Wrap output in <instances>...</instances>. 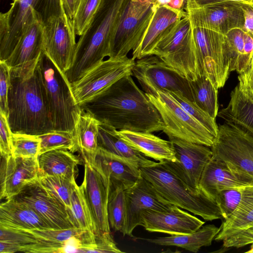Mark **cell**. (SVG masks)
I'll list each match as a JSON object with an SVG mask.
<instances>
[{
  "instance_id": "1",
  "label": "cell",
  "mask_w": 253,
  "mask_h": 253,
  "mask_svg": "<svg viewBox=\"0 0 253 253\" xmlns=\"http://www.w3.org/2000/svg\"><path fill=\"white\" fill-rule=\"evenodd\" d=\"M80 106L100 123L117 130L152 133L164 129L159 112L131 75L123 77L102 93Z\"/></svg>"
},
{
  "instance_id": "2",
  "label": "cell",
  "mask_w": 253,
  "mask_h": 253,
  "mask_svg": "<svg viewBox=\"0 0 253 253\" xmlns=\"http://www.w3.org/2000/svg\"><path fill=\"white\" fill-rule=\"evenodd\" d=\"M8 109L12 133L40 135L54 129L37 67L25 76L10 74Z\"/></svg>"
},
{
  "instance_id": "3",
  "label": "cell",
  "mask_w": 253,
  "mask_h": 253,
  "mask_svg": "<svg viewBox=\"0 0 253 253\" xmlns=\"http://www.w3.org/2000/svg\"><path fill=\"white\" fill-rule=\"evenodd\" d=\"M125 1L102 0L77 42L72 64L64 74L70 84L109 56L112 36Z\"/></svg>"
},
{
  "instance_id": "4",
  "label": "cell",
  "mask_w": 253,
  "mask_h": 253,
  "mask_svg": "<svg viewBox=\"0 0 253 253\" xmlns=\"http://www.w3.org/2000/svg\"><path fill=\"white\" fill-rule=\"evenodd\" d=\"M141 175L172 205L202 217L206 221L222 218L217 203L203 192H197L176 176L164 162L140 168Z\"/></svg>"
},
{
  "instance_id": "5",
  "label": "cell",
  "mask_w": 253,
  "mask_h": 253,
  "mask_svg": "<svg viewBox=\"0 0 253 253\" xmlns=\"http://www.w3.org/2000/svg\"><path fill=\"white\" fill-rule=\"evenodd\" d=\"M36 10L42 23L43 52L65 74L77 43L73 21L66 12L63 0H40Z\"/></svg>"
},
{
  "instance_id": "6",
  "label": "cell",
  "mask_w": 253,
  "mask_h": 253,
  "mask_svg": "<svg viewBox=\"0 0 253 253\" xmlns=\"http://www.w3.org/2000/svg\"><path fill=\"white\" fill-rule=\"evenodd\" d=\"M37 69L53 129L74 134L82 108L75 101L70 83L65 74L43 52Z\"/></svg>"
},
{
  "instance_id": "7",
  "label": "cell",
  "mask_w": 253,
  "mask_h": 253,
  "mask_svg": "<svg viewBox=\"0 0 253 253\" xmlns=\"http://www.w3.org/2000/svg\"><path fill=\"white\" fill-rule=\"evenodd\" d=\"M146 94L159 112L164 124L163 131L168 136L210 147L213 145L215 137L168 91L158 90L154 93Z\"/></svg>"
},
{
  "instance_id": "8",
  "label": "cell",
  "mask_w": 253,
  "mask_h": 253,
  "mask_svg": "<svg viewBox=\"0 0 253 253\" xmlns=\"http://www.w3.org/2000/svg\"><path fill=\"white\" fill-rule=\"evenodd\" d=\"M157 8L148 0H126L113 32L109 58L127 56L137 46Z\"/></svg>"
},
{
  "instance_id": "9",
  "label": "cell",
  "mask_w": 253,
  "mask_h": 253,
  "mask_svg": "<svg viewBox=\"0 0 253 253\" xmlns=\"http://www.w3.org/2000/svg\"><path fill=\"white\" fill-rule=\"evenodd\" d=\"M192 30L186 14L160 41L151 53L189 81L200 76Z\"/></svg>"
},
{
  "instance_id": "10",
  "label": "cell",
  "mask_w": 253,
  "mask_h": 253,
  "mask_svg": "<svg viewBox=\"0 0 253 253\" xmlns=\"http://www.w3.org/2000/svg\"><path fill=\"white\" fill-rule=\"evenodd\" d=\"M132 76L146 93H154L158 90L179 92L193 101L190 81L156 55L137 59Z\"/></svg>"
},
{
  "instance_id": "11",
  "label": "cell",
  "mask_w": 253,
  "mask_h": 253,
  "mask_svg": "<svg viewBox=\"0 0 253 253\" xmlns=\"http://www.w3.org/2000/svg\"><path fill=\"white\" fill-rule=\"evenodd\" d=\"M135 60L127 56L102 61L77 82L71 84L77 104L96 97L123 77L132 75Z\"/></svg>"
},
{
  "instance_id": "12",
  "label": "cell",
  "mask_w": 253,
  "mask_h": 253,
  "mask_svg": "<svg viewBox=\"0 0 253 253\" xmlns=\"http://www.w3.org/2000/svg\"><path fill=\"white\" fill-rule=\"evenodd\" d=\"M212 158L228 163L253 176V135L224 122L211 147Z\"/></svg>"
},
{
  "instance_id": "13",
  "label": "cell",
  "mask_w": 253,
  "mask_h": 253,
  "mask_svg": "<svg viewBox=\"0 0 253 253\" xmlns=\"http://www.w3.org/2000/svg\"><path fill=\"white\" fill-rule=\"evenodd\" d=\"M168 137L172 143L175 160L164 163L191 189L197 192L201 191L199 182L206 165L212 157L211 149L175 137Z\"/></svg>"
},
{
  "instance_id": "14",
  "label": "cell",
  "mask_w": 253,
  "mask_h": 253,
  "mask_svg": "<svg viewBox=\"0 0 253 253\" xmlns=\"http://www.w3.org/2000/svg\"><path fill=\"white\" fill-rule=\"evenodd\" d=\"M42 20L36 12L23 31L14 50L4 61L11 75L25 76L35 71L43 52Z\"/></svg>"
},
{
  "instance_id": "15",
  "label": "cell",
  "mask_w": 253,
  "mask_h": 253,
  "mask_svg": "<svg viewBox=\"0 0 253 253\" xmlns=\"http://www.w3.org/2000/svg\"><path fill=\"white\" fill-rule=\"evenodd\" d=\"M126 205L124 236L133 237V231L141 223L143 211H167L172 204L162 197L152 184L141 175L137 182L125 190Z\"/></svg>"
},
{
  "instance_id": "16",
  "label": "cell",
  "mask_w": 253,
  "mask_h": 253,
  "mask_svg": "<svg viewBox=\"0 0 253 253\" xmlns=\"http://www.w3.org/2000/svg\"><path fill=\"white\" fill-rule=\"evenodd\" d=\"M12 198L29 205L53 229L75 227L67 208L47 192L38 179L26 184Z\"/></svg>"
},
{
  "instance_id": "17",
  "label": "cell",
  "mask_w": 253,
  "mask_h": 253,
  "mask_svg": "<svg viewBox=\"0 0 253 253\" xmlns=\"http://www.w3.org/2000/svg\"><path fill=\"white\" fill-rule=\"evenodd\" d=\"M241 5L225 2L184 11L192 28L208 29L225 35L232 29H243L244 17Z\"/></svg>"
},
{
  "instance_id": "18",
  "label": "cell",
  "mask_w": 253,
  "mask_h": 253,
  "mask_svg": "<svg viewBox=\"0 0 253 253\" xmlns=\"http://www.w3.org/2000/svg\"><path fill=\"white\" fill-rule=\"evenodd\" d=\"M40 0H16L0 14V61L10 56L23 31L33 20Z\"/></svg>"
},
{
  "instance_id": "19",
  "label": "cell",
  "mask_w": 253,
  "mask_h": 253,
  "mask_svg": "<svg viewBox=\"0 0 253 253\" xmlns=\"http://www.w3.org/2000/svg\"><path fill=\"white\" fill-rule=\"evenodd\" d=\"M83 160L84 171L82 184L98 234L110 232L107 212L110 183L91 161Z\"/></svg>"
},
{
  "instance_id": "20",
  "label": "cell",
  "mask_w": 253,
  "mask_h": 253,
  "mask_svg": "<svg viewBox=\"0 0 253 253\" xmlns=\"http://www.w3.org/2000/svg\"><path fill=\"white\" fill-rule=\"evenodd\" d=\"M253 184V176L212 157L202 173L199 186L202 192L215 202L217 194L222 190Z\"/></svg>"
},
{
  "instance_id": "21",
  "label": "cell",
  "mask_w": 253,
  "mask_h": 253,
  "mask_svg": "<svg viewBox=\"0 0 253 253\" xmlns=\"http://www.w3.org/2000/svg\"><path fill=\"white\" fill-rule=\"evenodd\" d=\"M141 216V226L146 230L170 235L190 234L205 224L204 221L173 205L164 211H143Z\"/></svg>"
},
{
  "instance_id": "22",
  "label": "cell",
  "mask_w": 253,
  "mask_h": 253,
  "mask_svg": "<svg viewBox=\"0 0 253 253\" xmlns=\"http://www.w3.org/2000/svg\"><path fill=\"white\" fill-rule=\"evenodd\" d=\"M0 199H10L39 177L38 158L1 157Z\"/></svg>"
},
{
  "instance_id": "23",
  "label": "cell",
  "mask_w": 253,
  "mask_h": 253,
  "mask_svg": "<svg viewBox=\"0 0 253 253\" xmlns=\"http://www.w3.org/2000/svg\"><path fill=\"white\" fill-rule=\"evenodd\" d=\"M186 14L184 10H176L168 5L158 7L141 41L132 50L131 58L135 60L151 55L160 41Z\"/></svg>"
},
{
  "instance_id": "24",
  "label": "cell",
  "mask_w": 253,
  "mask_h": 253,
  "mask_svg": "<svg viewBox=\"0 0 253 253\" xmlns=\"http://www.w3.org/2000/svg\"><path fill=\"white\" fill-rule=\"evenodd\" d=\"M90 161L109 182L110 189L119 187L125 190L141 176L139 168L99 147L94 158Z\"/></svg>"
},
{
  "instance_id": "25",
  "label": "cell",
  "mask_w": 253,
  "mask_h": 253,
  "mask_svg": "<svg viewBox=\"0 0 253 253\" xmlns=\"http://www.w3.org/2000/svg\"><path fill=\"white\" fill-rule=\"evenodd\" d=\"M0 224L29 230L53 229L29 205L14 198L0 204Z\"/></svg>"
},
{
  "instance_id": "26",
  "label": "cell",
  "mask_w": 253,
  "mask_h": 253,
  "mask_svg": "<svg viewBox=\"0 0 253 253\" xmlns=\"http://www.w3.org/2000/svg\"><path fill=\"white\" fill-rule=\"evenodd\" d=\"M117 133L127 144L146 157L159 162L175 160L174 150L170 140H164L150 132L117 130Z\"/></svg>"
},
{
  "instance_id": "27",
  "label": "cell",
  "mask_w": 253,
  "mask_h": 253,
  "mask_svg": "<svg viewBox=\"0 0 253 253\" xmlns=\"http://www.w3.org/2000/svg\"><path fill=\"white\" fill-rule=\"evenodd\" d=\"M98 145L99 147L139 168L155 163L146 158V156L122 139L117 134L116 129L101 123L99 125Z\"/></svg>"
},
{
  "instance_id": "28",
  "label": "cell",
  "mask_w": 253,
  "mask_h": 253,
  "mask_svg": "<svg viewBox=\"0 0 253 253\" xmlns=\"http://www.w3.org/2000/svg\"><path fill=\"white\" fill-rule=\"evenodd\" d=\"M38 162L40 173L48 175H59L76 182L78 165L80 158L66 149H56L39 155Z\"/></svg>"
},
{
  "instance_id": "29",
  "label": "cell",
  "mask_w": 253,
  "mask_h": 253,
  "mask_svg": "<svg viewBox=\"0 0 253 253\" xmlns=\"http://www.w3.org/2000/svg\"><path fill=\"white\" fill-rule=\"evenodd\" d=\"M220 229V227L208 224L188 234L173 235L154 239H138L157 245L175 246L191 252L197 253L202 247L211 246Z\"/></svg>"
},
{
  "instance_id": "30",
  "label": "cell",
  "mask_w": 253,
  "mask_h": 253,
  "mask_svg": "<svg viewBox=\"0 0 253 253\" xmlns=\"http://www.w3.org/2000/svg\"><path fill=\"white\" fill-rule=\"evenodd\" d=\"M230 96L228 104L218 111L217 117L253 135V102L246 98L238 85Z\"/></svg>"
},
{
  "instance_id": "31",
  "label": "cell",
  "mask_w": 253,
  "mask_h": 253,
  "mask_svg": "<svg viewBox=\"0 0 253 253\" xmlns=\"http://www.w3.org/2000/svg\"><path fill=\"white\" fill-rule=\"evenodd\" d=\"M100 122L91 114L82 109L74 135L83 159L93 160L98 149V133Z\"/></svg>"
},
{
  "instance_id": "32",
  "label": "cell",
  "mask_w": 253,
  "mask_h": 253,
  "mask_svg": "<svg viewBox=\"0 0 253 253\" xmlns=\"http://www.w3.org/2000/svg\"><path fill=\"white\" fill-rule=\"evenodd\" d=\"M193 101L211 117L215 119L218 112V89L205 76L190 81Z\"/></svg>"
},
{
  "instance_id": "33",
  "label": "cell",
  "mask_w": 253,
  "mask_h": 253,
  "mask_svg": "<svg viewBox=\"0 0 253 253\" xmlns=\"http://www.w3.org/2000/svg\"><path fill=\"white\" fill-rule=\"evenodd\" d=\"M215 202L222 218L226 219L236 210L253 205V184L222 190L217 194Z\"/></svg>"
},
{
  "instance_id": "34",
  "label": "cell",
  "mask_w": 253,
  "mask_h": 253,
  "mask_svg": "<svg viewBox=\"0 0 253 253\" xmlns=\"http://www.w3.org/2000/svg\"><path fill=\"white\" fill-rule=\"evenodd\" d=\"M69 213L75 227L98 234L83 185L74 188Z\"/></svg>"
},
{
  "instance_id": "35",
  "label": "cell",
  "mask_w": 253,
  "mask_h": 253,
  "mask_svg": "<svg viewBox=\"0 0 253 253\" xmlns=\"http://www.w3.org/2000/svg\"><path fill=\"white\" fill-rule=\"evenodd\" d=\"M38 180L41 185L63 204L68 212L71 209V196L76 182L59 175H48L39 173Z\"/></svg>"
},
{
  "instance_id": "36",
  "label": "cell",
  "mask_w": 253,
  "mask_h": 253,
  "mask_svg": "<svg viewBox=\"0 0 253 253\" xmlns=\"http://www.w3.org/2000/svg\"><path fill=\"white\" fill-rule=\"evenodd\" d=\"M107 212L110 228L114 231L121 232L123 235L126 214L124 189L119 187L110 189Z\"/></svg>"
},
{
  "instance_id": "37",
  "label": "cell",
  "mask_w": 253,
  "mask_h": 253,
  "mask_svg": "<svg viewBox=\"0 0 253 253\" xmlns=\"http://www.w3.org/2000/svg\"><path fill=\"white\" fill-rule=\"evenodd\" d=\"M39 136L41 139L39 155L56 149H66L73 153L79 152L72 133L53 129Z\"/></svg>"
},
{
  "instance_id": "38",
  "label": "cell",
  "mask_w": 253,
  "mask_h": 253,
  "mask_svg": "<svg viewBox=\"0 0 253 253\" xmlns=\"http://www.w3.org/2000/svg\"><path fill=\"white\" fill-rule=\"evenodd\" d=\"M12 156L22 158H38L41 139L39 135L12 133Z\"/></svg>"
},
{
  "instance_id": "39",
  "label": "cell",
  "mask_w": 253,
  "mask_h": 253,
  "mask_svg": "<svg viewBox=\"0 0 253 253\" xmlns=\"http://www.w3.org/2000/svg\"><path fill=\"white\" fill-rule=\"evenodd\" d=\"M169 92L191 116L204 126L215 137L217 136L218 125L216 123L215 119L211 117L193 101L189 100L181 93Z\"/></svg>"
},
{
  "instance_id": "40",
  "label": "cell",
  "mask_w": 253,
  "mask_h": 253,
  "mask_svg": "<svg viewBox=\"0 0 253 253\" xmlns=\"http://www.w3.org/2000/svg\"><path fill=\"white\" fill-rule=\"evenodd\" d=\"M102 0H80L73 21L76 34L81 36L97 12Z\"/></svg>"
},
{
  "instance_id": "41",
  "label": "cell",
  "mask_w": 253,
  "mask_h": 253,
  "mask_svg": "<svg viewBox=\"0 0 253 253\" xmlns=\"http://www.w3.org/2000/svg\"><path fill=\"white\" fill-rule=\"evenodd\" d=\"M220 231L214 238L222 241L225 237L243 229L253 228V207L239 215L224 220Z\"/></svg>"
},
{
  "instance_id": "42",
  "label": "cell",
  "mask_w": 253,
  "mask_h": 253,
  "mask_svg": "<svg viewBox=\"0 0 253 253\" xmlns=\"http://www.w3.org/2000/svg\"><path fill=\"white\" fill-rule=\"evenodd\" d=\"M29 231L37 236L45 240L63 244L71 238L75 236H80L86 231L77 227L65 229H49L31 230Z\"/></svg>"
},
{
  "instance_id": "43",
  "label": "cell",
  "mask_w": 253,
  "mask_h": 253,
  "mask_svg": "<svg viewBox=\"0 0 253 253\" xmlns=\"http://www.w3.org/2000/svg\"><path fill=\"white\" fill-rule=\"evenodd\" d=\"M12 132L9 125L7 117L0 109V152L1 157L5 159L12 156Z\"/></svg>"
},
{
  "instance_id": "44",
  "label": "cell",
  "mask_w": 253,
  "mask_h": 253,
  "mask_svg": "<svg viewBox=\"0 0 253 253\" xmlns=\"http://www.w3.org/2000/svg\"><path fill=\"white\" fill-rule=\"evenodd\" d=\"M10 69L4 61H0V109L8 113V94L10 85Z\"/></svg>"
},
{
  "instance_id": "45",
  "label": "cell",
  "mask_w": 253,
  "mask_h": 253,
  "mask_svg": "<svg viewBox=\"0 0 253 253\" xmlns=\"http://www.w3.org/2000/svg\"><path fill=\"white\" fill-rule=\"evenodd\" d=\"M225 248H239L253 243V228L243 229L225 237L222 240Z\"/></svg>"
},
{
  "instance_id": "46",
  "label": "cell",
  "mask_w": 253,
  "mask_h": 253,
  "mask_svg": "<svg viewBox=\"0 0 253 253\" xmlns=\"http://www.w3.org/2000/svg\"><path fill=\"white\" fill-rule=\"evenodd\" d=\"M92 253H124L117 246L110 232H101L95 234Z\"/></svg>"
},
{
  "instance_id": "47",
  "label": "cell",
  "mask_w": 253,
  "mask_h": 253,
  "mask_svg": "<svg viewBox=\"0 0 253 253\" xmlns=\"http://www.w3.org/2000/svg\"><path fill=\"white\" fill-rule=\"evenodd\" d=\"M239 88L247 99L253 102V52L249 65L238 77Z\"/></svg>"
},
{
  "instance_id": "48",
  "label": "cell",
  "mask_w": 253,
  "mask_h": 253,
  "mask_svg": "<svg viewBox=\"0 0 253 253\" xmlns=\"http://www.w3.org/2000/svg\"><path fill=\"white\" fill-rule=\"evenodd\" d=\"M225 2L237 3L240 4H252L253 0H185L184 10L202 6Z\"/></svg>"
},
{
  "instance_id": "49",
  "label": "cell",
  "mask_w": 253,
  "mask_h": 253,
  "mask_svg": "<svg viewBox=\"0 0 253 253\" xmlns=\"http://www.w3.org/2000/svg\"><path fill=\"white\" fill-rule=\"evenodd\" d=\"M244 24L242 30L253 38V4H242Z\"/></svg>"
},
{
  "instance_id": "50",
  "label": "cell",
  "mask_w": 253,
  "mask_h": 253,
  "mask_svg": "<svg viewBox=\"0 0 253 253\" xmlns=\"http://www.w3.org/2000/svg\"><path fill=\"white\" fill-rule=\"evenodd\" d=\"M80 0H63L66 12L69 17L73 20Z\"/></svg>"
},
{
  "instance_id": "51",
  "label": "cell",
  "mask_w": 253,
  "mask_h": 253,
  "mask_svg": "<svg viewBox=\"0 0 253 253\" xmlns=\"http://www.w3.org/2000/svg\"><path fill=\"white\" fill-rule=\"evenodd\" d=\"M21 248L18 245L6 242L0 241V253H14L21 252Z\"/></svg>"
},
{
  "instance_id": "52",
  "label": "cell",
  "mask_w": 253,
  "mask_h": 253,
  "mask_svg": "<svg viewBox=\"0 0 253 253\" xmlns=\"http://www.w3.org/2000/svg\"><path fill=\"white\" fill-rule=\"evenodd\" d=\"M185 0H170L168 5L171 8L176 10H184Z\"/></svg>"
},
{
  "instance_id": "53",
  "label": "cell",
  "mask_w": 253,
  "mask_h": 253,
  "mask_svg": "<svg viewBox=\"0 0 253 253\" xmlns=\"http://www.w3.org/2000/svg\"><path fill=\"white\" fill-rule=\"evenodd\" d=\"M169 2L170 0H156L155 5L157 7L163 5H168Z\"/></svg>"
},
{
  "instance_id": "54",
  "label": "cell",
  "mask_w": 253,
  "mask_h": 253,
  "mask_svg": "<svg viewBox=\"0 0 253 253\" xmlns=\"http://www.w3.org/2000/svg\"><path fill=\"white\" fill-rule=\"evenodd\" d=\"M252 246H251V249L247 251V253H253V243L252 244Z\"/></svg>"
},
{
  "instance_id": "55",
  "label": "cell",
  "mask_w": 253,
  "mask_h": 253,
  "mask_svg": "<svg viewBox=\"0 0 253 253\" xmlns=\"http://www.w3.org/2000/svg\"><path fill=\"white\" fill-rule=\"evenodd\" d=\"M150 2L155 4L156 0H148Z\"/></svg>"
},
{
  "instance_id": "56",
  "label": "cell",
  "mask_w": 253,
  "mask_h": 253,
  "mask_svg": "<svg viewBox=\"0 0 253 253\" xmlns=\"http://www.w3.org/2000/svg\"><path fill=\"white\" fill-rule=\"evenodd\" d=\"M14 0H13V1H14Z\"/></svg>"
}]
</instances>
